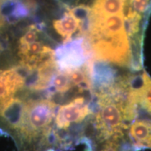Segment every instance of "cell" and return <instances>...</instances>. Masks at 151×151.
I'll return each mask as SVG.
<instances>
[{
    "mask_svg": "<svg viewBox=\"0 0 151 151\" xmlns=\"http://www.w3.org/2000/svg\"><path fill=\"white\" fill-rule=\"evenodd\" d=\"M53 27L62 37L63 43H67L71 42L76 32L79 34L83 32V20L78 15L76 9H71L67 11L62 18L54 20Z\"/></svg>",
    "mask_w": 151,
    "mask_h": 151,
    "instance_id": "obj_4",
    "label": "cell"
},
{
    "mask_svg": "<svg viewBox=\"0 0 151 151\" xmlns=\"http://www.w3.org/2000/svg\"><path fill=\"white\" fill-rule=\"evenodd\" d=\"M38 34H39V30L37 27L35 25L30 26L28 27L25 33L19 39L18 48L27 46L35 41H37Z\"/></svg>",
    "mask_w": 151,
    "mask_h": 151,
    "instance_id": "obj_8",
    "label": "cell"
},
{
    "mask_svg": "<svg viewBox=\"0 0 151 151\" xmlns=\"http://www.w3.org/2000/svg\"><path fill=\"white\" fill-rule=\"evenodd\" d=\"M90 114L86 98L78 96L60 106L55 118V125L60 130H67L73 124L83 122Z\"/></svg>",
    "mask_w": 151,
    "mask_h": 151,
    "instance_id": "obj_2",
    "label": "cell"
},
{
    "mask_svg": "<svg viewBox=\"0 0 151 151\" xmlns=\"http://www.w3.org/2000/svg\"><path fill=\"white\" fill-rule=\"evenodd\" d=\"M137 94V97L140 96L141 97L147 108L151 110V80L147 76H145L144 85Z\"/></svg>",
    "mask_w": 151,
    "mask_h": 151,
    "instance_id": "obj_9",
    "label": "cell"
},
{
    "mask_svg": "<svg viewBox=\"0 0 151 151\" xmlns=\"http://www.w3.org/2000/svg\"><path fill=\"white\" fill-rule=\"evenodd\" d=\"M86 49L81 39L65 43L55 52L57 65L60 71H68L81 68L85 61Z\"/></svg>",
    "mask_w": 151,
    "mask_h": 151,
    "instance_id": "obj_3",
    "label": "cell"
},
{
    "mask_svg": "<svg viewBox=\"0 0 151 151\" xmlns=\"http://www.w3.org/2000/svg\"><path fill=\"white\" fill-rule=\"evenodd\" d=\"M50 87L53 89L54 92L60 94L67 93L73 88L67 73L62 71L55 73L52 78Z\"/></svg>",
    "mask_w": 151,
    "mask_h": 151,
    "instance_id": "obj_7",
    "label": "cell"
},
{
    "mask_svg": "<svg viewBox=\"0 0 151 151\" xmlns=\"http://www.w3.org/2000/svg\"><path fill=\"white\" fill-rule=\"evenodd\" d=\"M65 72L69 76L73 88L76 87L80 92L91 89V81L88 76V70L78 68Z\"/></svg>",
    "mask_w": 151,
    "mask_h": 151,
    "instance_id": "obj_6",
    "label": "cell"
},
{
    "mask_svg": "<svg viewBox=\"0 0 151 151\" xmlns=\"http://www.w3.org/2000/svg\"><path fill=\"white\" fill-rule=\"evenodd\" d=\"M99 105L100 109L95 118L99 139L116 141L122 136L123 118L129 116V106L123 109L119 101L106 94L100 97Z\"/></svg>",
    "mask_w": 151,
    "mask_h": 151,
    "instance_id": "obj_1",
    "label": "cell"
},
{
    "mask_svg": "<svg viewBox=\"0 0 151 151\" xmlns=\"http://www.w3.org/2000/svg\"><path fill=\"white\" fill-rule=\"evenodd\" d=\"M46 151H55V150H53V149L50 148V149H48V150H46Z\"/></svg>",
    "mask_w": 151,
    "mask_h": 151,
    "instance_id": "obj_11",
    "label": "cell"
},
{
    "mask_svg": "<svg viewBox=\"0 0 151 151\" xmlns=\"http://www.w3.org/2000/svg\"><path fill=\"white\" fill-rule=\"evenodd\" d=\"M127 0H94L90 11L92 16H111L123 14Z\"/></svg>",
    "mask_w": 151,
    "mask_h": 151,
    "instance_id": "obj_5",
    "label": "cell"
},
{
    "mask_svg": "<svg viewBox=\"0 0 151 151\" xmlns=\"http://www.w3.org/2000/svg\"><path fill=\"white\" fill-rule=\"evenodd\" d=\"M132 4L137 12L144 13L148 8L150 0H132Z\"/></svg>",
    "mask_w": 151,
    "mask_h": 151,
    "instance_id": "obj_10",
    "label": "cell"
}]
</instances>
